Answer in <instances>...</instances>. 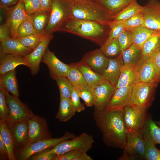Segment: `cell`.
<instances>
[{"label":"cell","mask_w":160,"mask_h":160,"mask_svg":"<svg viewBox=\"0 0 160 160\" xmlns=\"http://www.w3.org/2000/svg\"><path fill=\"white\" fill-rule=\"evenodd\" d=\"M93 117L102 134L104 143L109 147L124 149L128 131L124 121L123 109L94 111Z\"/></svg>","instance_id":"obj_1"},{"label":"cell","mask_w":160,"mask_h":160,"mask_svg":"<svg viewBox=\"0 0 160 160\" xmlns=\"http://www.w3.org/2000/svg\"><path fill=\"white\" fill-rule=\"evenodd\" d=\"M110 30L108 25L71 17L63 24L58 31L77 35L101 46L107 39Z\"/></svg>","instance_id":"obj_2"},{"label":"cell","mask_w":160,"mask_h":160,"mask_svg":"<svg viewBox=\"0 0 160 160\" xmlns=\"http://www.w3.org/2000/svg\"><path fill=\"white\" fill-rule=\"evenodd\" d=\"M71 17L98 22L109 25L113 16L95 0L73 2Z\"/></svg>","instance_id":"obj_3"},{"label":"cell","mask_w":160,"mask_h":160,"mask_svg":"<svg viewBox=\"0 0 160 160\" xmlns=\"http://www.w3.org/2000/svg\"><path fill=\"white\" fill-rule=\"evenodd\" d=\"M73 1L53 0L49 18L45 30L47 35L58 31L63 24L71 17Z\"/></svg>","instance_id":"obj_4"},{"label":"cell","mask_w":160,"mask_h":160,"mask_svg":"<svg viewBox=\"0 0 160 160\" xmlns=\"http://www.w3.org/2000/svg\"><path fill=\"white\" fill-rule=\"evenodd\" d=\"M94 142L93 137L92 135L84 132L79 136L63 141L55 146L43 151L46 153L56 155H61L73 150L87 152L92 148Z\"/></svg>","instance_id":"obj_5"},{"label":"cell","mask_w":160,"mask_h":160,"mask_svg":"<svg viewBox=\"0 0 160 160\" xmlns=\"http://www.w3.org/2000/svg\"><path fill=\"white\" fill-rule=\"evenodd\" d=\"M5 92L8 113L4 121L9 128L17 123L28 120L34 114L18 97L11 95L6 90Z\"/></svg>","instance_id":"obj_6"},{"label":"cell","mask_w":160,"mask_h":160,"mask_svg":"<svg viewBox=\"0 0 160 160\" xmlns=\"http://www.w3.org/2000/svg\"><path fill=\"white\" fill-rule=\"evenodd\" d=\"M76 137L73 133L66 132L60 137H52L27 144L23 148L18 149L17 157L19 160L28 159L31 156L35 154L52 148L63 141Z\"/></svg>","instance_id":"obj_7"},{"label":"cell","mask_w":160,"mask_h":160,"mask_svg":"<svg viewBox=\"0 0 160 160\" xmlns=\"http://www.w3.org/2000/svg\"><path fill=\"white\" fill-rule=\"evenodd\" d=\"M145 140L140 131L128 132L127 142L119 160H145Z\"/></svg>","instance_id":"obj_8"},{"label":"cell","mask_w":160,"mask_h":160,"mask_svg":"<svg viewBox=\"0 0 160 160\" xmlns=\"http://www.w3.org/2000/svg\"><path fill=\"white\" fill-rule=\"evenodd\" d=\"M148 108L137 105H128L123 109L124 124L128 132L140 131L145 123Z\"/></svg>","instance_id":"obj_9"},{"label":"cell","mask_w":160,"mask_h":160,"mask_svg":"<svg viewBox=\"0 0 160 160\" xmlns=\"http://www.w3.org/2000/svg\"><path fill=\"white\" fill-rule=\"evenodd\" d=\"M157 85L140 81L132 86L131 99L132 105L148 108L154 98L155 90Z\"/></svg>","instance_id":"obj_10"},{"label":"cell","mask_w":160,"mask_h":160,"mask_svg":"<svg viewBox=\"0 0 160 160\" xmlns=\"http://www.w3.org/2000/svg\"><path fill=\"white\" fill-rule=\"evenodd\" d=\"M28 139L27 144L52 138L47 120L44 117L33 114L28 119Z\"/></svg>","instance_id":"obj_11"},{"label":"cell","mask_w":160,"mask_h":160,"mask_svg":"<svg viewBox=\"0 0 160 160\" xmlns=\"http://www.w3.org/2000/svg\"><path fill=\"white\" fill-rule=\"evenodd\" d=\"M136 66L140 81L157 85L160 81V70L155 65L151 57L143 56Z\"/></svg>","instance_id":"obj_12"},{"label":"cell","mask_w":160,"mask_h":160,"mask_svg":"<svg viewBox=\"0 0 160 160\" xmlns=\"http://www.w3.org/2000/svg\"><path fill=\"white\" fill-rule=\"evenodd\" d=\"M93 89L95 97L94 111H105L113 94V87L105 80Z\"/></svg>","instance_id":"obj_13"},{"label":"cell","mask_w":160,"mask_h":160,"mask_svg":"<svg viewBox=\"0 0 160 160\" xmlns=\"http://www.w3.org/2000/svg\"><path fill=\"white\" fill-rule=\"evenodd\" d=\"M143 26L160 32V1L149 0L143 6Z\"/></svg>","instance_id":"obj_14"},{"label":"cell","mask_w":160,"mask_h":160,"mask_svg":"<svg viewBox=\"0 0 160 160\" xmlns=\"http://www.w3.org/2000/svg\"><path fill=\"white\" fill-rule=\"evenodd\" d=\"M53 37L52 34L49 35L29 54L24 56L25 66L29 68L32 75L38 73L43 56Z\"/></svg>","instance_id":"obj_15"},{"label":"cell","mask_w":160,"mask_h":160,"mask_svg":"<svg viewBox=\"0 0 160 160\" xmlns=\"http://www.w3.org/2000/svg\"><path fill=\"white\" fill-rule=\"evenodd\" d=\"M6 12V23L10 27L11 37L16 39L19 25L28 16L25 11L23 0H19L15 6Z\"/></svg>","instance_id":"obj_16"},{"label":"cell","mask_w":160,"mask_h":160,"mask_svg":"<svg viewBox=\"0 0 160 160\" xmlns=\"http://www.w3.org/2000/svg\"><path fill=\"white\" fill-rule=\"evenodd\" d=\"M41 62L47 65L50 76L53 79L58 76L66 77L69 65L60 60L55 53L51 51L48 47L43 56Z\"/></svg>","instance_id":"obj_17"},{"label":"cell","mask_w":160,"mask_h":160,"mask_svg":"<svg viewBox=\"0 0 160 160\" xmlns=\"http://www.w3.org/2000/svg\"><path fill=\"white\" fill-rule=\"evenodd\" d=\"M80 61L95 72L102 75L108 65L109 58L99 49L88 52Z\"/></svg>","instance_id":"obj_18"},{"label":"cell","mask_w":160,"mask_h":160,"mask_svg":"<svg viewBox=\"0 0 160 160\" xmlns=\"http://www.w3.org/2000/svg\"><path fill=\"white\" fill-rule=\"evenodd\" d=\"M131 87L132 86L123 87L116 89L106 110L123 109L127 106L132 105L131 99Z\"/></svg>","instance_id":"obj_19"},{"label":"cell","mask_w":160,"mask_h":160,"mask_svg":"<svg viewBox=\"0 0 160 160\" xmlns=\"http://www.w3.org/2000/svg\"><path fill=\"white\" fill-rule=\"evenodd\" d=\"M140 81L136 66L129 64H124L121 68L118 81L114 87V92L118 88L132 86Z\"/></svg>","instance_id":"obj_20"},{"label":"cell","mask_w":160,"mask_h":160,"mask_svg":"<svg viewBox=\"0 0 160 160\" xmlns=\"http://www.w3.org/2000/svg\"><path fill=\"white\" fill-rule=\"evenodd\" d=\"M123 65L122 53L117 57L109 58L108 65L102 75L113 87L118 81Z\"/></svg>","instance_id":"obj_21"},{"label":"cell","mask_w":160,"mask_h":160,"mask_svg":"<svg viewBox=\"0 0 160 160\" xmlns=\"http://www.w3.org/2000/svg\"><path fill=\"white\" fill-rule=\"evenodd\" d=\"M14 143L15 147L18 149L24 147L28 139V120L17 123L9 128Z\"/></svg>","instance_id":"obj_22"},{"label":"cell","mask_w":160,"mask_h":160,"mask_svg":"<svg viewBox=\"0 0 160 160\" xmlns=\"http://www.w3.org/2000/svg\"><path fill=\"white\" fill-rule=\"evenodd\" d=\"M20 65L25 66L24 56L6 54L0 49V75L15 69Z\"/></svg>","instance_id":"obj_23"},{"label":"cell","mask_w":160,"mask_h":160,"mask_svg":"<svg viewBox=\"0 0 160 160\" xmlns=\"http://www.w3.org/2000/svg\"><path fill=\"white\" fill-rule=\"evenodd\" d=\"M0 42V49L6 54L25 56L32 51L23 45L17 39L10 37Z\"/></svg>","instance_id":"obj_24"},{"label":"cell","mask_w":160,"mask_h":160,"mask_svg":"<svg viewBox=\"0 0 160 160\" xmlns=\"http://www.w3.org/2000/svg\"><path fill=\"white\" fill-rule=\"evenodd\" d=\"M145 140L150 141L156 145H160V127L148 114L145 123L140 130Z\"/></svg>","instance_id":"obj_25"},{"label":"cell","mask_w":160,"mask_h":160,"mask_svg":"<svg viewBox=\"0 0 160 160\" xmlns=\"http://www.w3.org/2000/svg\"><path fill=\"white\" fill-rule=\"evenodd\" d=\"M73 64L80 71L88 85L92 89L106 80L103 75L95 72L81 61Z\"/></svg>","instance_id":"obj_26"},{"label":"cell","mask_w":160,"mask_h":160,"mask_svg":"<svg viewBox=\"0 0 160 160\" xmlns=\"http://www.w3.org/2000/svg\"><path fill=\"white\" fill-rule=\"evenodd\" d=\"M0 87L4 89L12 95L19 97V94L15 69L0 75Z\"/></svg>","instance_id":"obj_27"},{"label":"cell","mask_w":160,"mask_h":160,"mask_svg":"<svg viewBox=\"0 0 160 160\" xmlns=\"http://www.w3.org/2000/svg\"><path fill=\"white\" fill-rule=\"evenodd\" d=\"M0 137L7 149L8 159L16 160L14 153L15 145L12 135L5 121L2 119L0 120Z\"/></svg>","instance_id":"obj_28"},{"label":"cell","mask_w":160,"mask_h":160,"mask_svg":"<svg viewBox=\"0 0 160 160\" xmlns=\"http://www.w3.org/2000/svg\"><path fill=\"white\" fill-rule=\"evenodd\" d=\"M130 31L132 33L133 44L141 49L144 42L149 38L159 32L143 25L135 27Z\"/></svg>","instance_id":"obj_29"},{"label":"cell","mask_w":160,"mask_h":160,"mask_svg":"<svg viewBox=\"0 0 160 160\" xmlns=\"http://www.w3.org/2000/svg\"><path fill=\"white\" fill-rule=\"evenodd\" d=\"M76 112L70 98L60 97L58 111L56 118L59 121L65 122L69 120Z\"/></svg>","instance_id":"obj_30"},{"label":"cell","mask_w":160,"mask_h":160,"mask_svg":"<svg viewBox=\"0 0 160 160\" xmlns=\"http://www.w3.org/2000/svg\"><path fill=\"white\" fill-rule=\"evenodd\" d=\"M69 65L66 77L74 89L79 91L89 86L79 69L73 63Z\"/></svg>","instance_id":"obj_31"},{"label":"cell","mask_w":160,"mask_h":160,"mask_svg":"<svg viewBox=\"0 0 160 160\" xmlns=\"http://www.w3.org/2000/svg\"><path fill=\"white\" fill-rule=\"evenodd\" d=\"M50 13L49 12L40 10L28 15L37 33H45V30L48 21Z\"/></svg>","instance_id":"obj_32"},{"label":"cell","mask_w":160,"mask_h":160,"mask_svg":"<svg viewBox=\"0 0 160 160\" xmlns=\"http://www.w3.org/2000/svg\"><path fill=\"white\" fill-rule=\"evenodd\" d=\"M113 16L122 10L133 0H95Z\"/></svg>","instance_id":"obj_33"},{"label":"cell","mask_w":160,"mask_h":160,"mask_svg":"<svg viewBox=\"0 0 160 160\" xmlns=\"http://www.w3.org/2000/svg\"><path fill=\"white\" fill-rule=\"evenodd\" d=\"M160 32L149 38L144 42L141 50L143 56L152 57L160 52Z\"/></svg>","instance_id":"obj_34"},{"label":"cell","mask_w":160,"mask_h":160,"mask_svg":"<svg viewBox=\"0 0 160 160\" xmlns=\"http://www.w3.org/2000/svg\"><path fill=\"white\" fill-rule=\"evenodd\" d=\"M143 6L140 5L137 0H133L122 10L113 16V21L124 20L142 12Z\"/></svg>","instance_id":"obj_35"},{"label":"cell","mask_w":160,"mask_h":160,"mask_svg":"<svg viewBox=\"0 0 160 160\" xmlns=\"http://www.w3.org/2000/svg\"><path fill=\"white\" fill-rule=\"evenodd\" d=\"M124 64L136 66L143 57L141 49L133 44L122 53Z\"/></svg>","instance_id":"obj_36"},{"label":"cell","mask_w":160,"mask_h":160,"mask_svg":"<svg viewBox=\"0 0 160 160\" xmlns=\"http://www.w3.org/2000/svg\"><path fill=\"white\" fill-rule=\"evenodd\" d=\"M100 49L105 55L109 58L117 57L122 53L117 38L106 41L100 46Z\"/></svg>","instance_id":"obj_37"},{"label":"cell","mask_w":160,"mask_h":160,"mask_svg":"<svg viewBox=\"0 0 160 160\" xmlns=\"http://www.w3.org/2000/svg\"><path fill=\"white\" fill-rule=\"evenodd\" d=\"M49 35L45 33H36L25 37L16 39L23 45L32 51Z\"/></svg>","instance_id":"obj_38"},{"label":"cell","mask_w":160,"mask_h":160,"mask_svg":"<svg viewBox=\"0 0 160 160\" xmlns=\"http://www.w3.org/2000/svg\"><path fill=\"white\" fill-rule=\"evenodd\" d=\"M53 79L55 81L58 87L60 97L70 98L74 88L66 77H57Z\"/></svg>","instance_id":"obj_39"},{"label":"cell","mask_w":160,"mask_h":160,"mask_svg":"<svg viewBox=\"0 0 160 160\" xmlns=\"http://www.w3.org/2000/svg\"><path fill=\"white\" fill-rule=\"evenodd\" d=\"M36 33L33 25L28 16L19 25L17 31L16 38L25 37Z\"/></svg>","instance_id":"obj_40"},{"label":"cell","mask_w":160,"mask_h":160,"mask_svg":"<svg viewBox=\"0 0 160 160\" xmlns=\"http://www.w3.org/2000/svg\"><path fill=\"white\" fill-rule=\"evenodd\" d=\"M124 20L113 21L109 24L110 31L108 38L106 41L117 38L122 32L125 30L124 25Z\"/></svg>","instance_id":"obj_41"},{"label":"cell","mask_w":160,"mask_h":160,"mask_svg":"<svg viewBox=\"0 0 160 160\" xmlns=\"http://www.w3.org/2000/svg\"><path fill=\"white\" fill-rule=\"evenodd\" d=\"M124 25L126 30L130 31L137 27L143 25L144 18L142 12L138 13L130 18L124 20Z\"/></svg>","instance_id":"obj_42"},{"label":"cell","mask_w":160,"mask_h":160,"mask_svg":"<svg viewBox=\"0 0 160 160\" xmlns=\"http://www.w3.org/2000/svg\"><path fill=\"white\" fill-rule=\"evenodd\" d=\"M145 141V160H160V151L156 147V145L150 141Z\"/></svg>","instance_id":"obj_43"},{"label":"cell","mask_w":160,"mask_h":160,"mask_svg":"<svg viewBox=\"0 0 160 160\" xmlns=\"http://www.w3.org/2000/svg\"><path fill=\"white\" fill-rule=\"evenodd\" d=\"M79 92L80 98L83 100L87 107H91L94 106L95 97L92 88L88 86Z\"/></svg>","instance_id":"obj_44"},{"label":"cell","mask_w":160,"mask_h":160,"mask_svg":"<svg viewBox=\"0 0 160 160\" xmlns=\"http://www.w3.org/2000/svg\"><path fill=\"white\" fill-rule=\"evenodd\" d=\"M117 38L122 53L133 44L132 36L130 31L125 30L120 34Z\"/></svg>","instance_id":"obj_45"},{"label":"cell","mask_w":160,"mask_h":160,"mask_svg":"<svg viewBox=\"0 0 160 160\" xmlns=\"http://www.w3.org/2000/svg\"><path fill=\"white\" fill-rule=\"evenodd\" d=\"M26 13L30 15L41 10L39 0H23Z\"/></svg>","instance_id":"obj_46"},{"label":"cell","mask_w":160,"mask_h":160,"mask_svg":"<svg viewBox=\"0 0 160 160\" xmlns=\"http://www.w3.org/2000/svg\"><path fill=\"white\" fill-rule=\"evenodd\" d=\"M5 90L0 87V119L5 120L8 113Z\"/></svg>","instance_id":"obj_47"},{"label":"cell","mask_w":160,"mask_h":160,"mask_svg":"<svg viewBox=\"0 0 160 160\" xmlns=\"http://www.w3.org/2000/svg\"><path fill=\"white\" fill-rule=\"evenodd\" d=\"M79 91L74 89L73 90L70 99L71 103L76 112H81L84 111L85 107L81 103Z\"/></svg>","instance_id":"obj_48"},{"label":"cell","mask_w":160,"mask_h":160,"mask_svg":"<svg viewBox=\"0 0 160 160\" xmlns=\"http://www.w3.org/2000/svg\"><path fill=\"white\" fill-rule=\"evenodd\" d=\"M82 153L78 150L71 151L61 155H56L53 160H75Z\"/></svg>","instance_id":"obj_49"},{"label":"cell","mask_w":160,"mask_h":160,"mask_svg":"<svg viewBox=\"0 0 160 160\" xmlns=\"http://www.w3.org/2000/svg\"><path fill=\"white\" fill-rule=\"evenodd\" d=\"M56 155L53 154L46 153L42 151L32 155L29 159L32 160H53Z\"/></svg>","instance_id":"obj_50"},{"label":"cell","mask_w":160,"mask_h":160,"mask_svg":"<svg viewBox=\"0 0 160 160\" xmlns=\"http://www.w3.org/2000/svg\"><path fill=\"white\" fill-rule=\"evenodd\" d=\"M11 37L10 27L7 23L1 25L0 26V41Z\"/></svg>","instance_id":"obj_51"},{"label":"cell","mask_w":160,"mask_h":160,"mask_svg":"<svg viewBox=\"0 0 160 160\" xmlns=\"http://www.w3.org/2000/svg\"><path fill=\"white\" fill-rule=\"evenodd\" d=\"M19 0H0V7L5 11L15 6Z\"/></svg>","instance_id":"obj_52"},{"label":"cell","mask_w":160,"mask_h":160,"mask_svg":"<svg viewBox=\"0 0 160 160\" xmlns=\"http://www.w3.org/2000/svg\"><path fill=\"white\" fill-rule=\"evenodd\" d=\"M0 160L8 159L7 149L0 137Z\"/></svg>","instance_id":"obj_53"},{"label":"cell","mask_w":160,"mask_h":160,"mask_svg":"<svg viewBox=\"0 0 160 160\" xmlns=\"http://www.w3.org/2000/svg\"><path fill=\"white\" fill-rule=\"evenodd\" d=\"M41 10L50 12L53 0H39Z\"/></svg>","instance_id":"obj_54"},{"label":"cell","mask_w":160,"mask_h":160,"mask_svg":"<svg viewBox=\"0 0 160 160\" xmlns=\"http://www.w3.org/2000/svg\"><path fill=\"white\" fill-rule=\"evenodd\" d=\"M151 57L155 65L160 70V52L156 54Z\"/></svg>","instance_id":"obj_55"},{"label":"cell","mask_w":160,"mask_h":160,"mask_svg":"<svg viewBox=\"0 0 160 160\" xmlns=\"http://www.w3.org/2000/svg\"><path fill=\"white\" fill-rule=\"evenodd\" d=\"M87 152L82 153L75 160H92L90 156L87 154Z\"/></svg>","instance_id":"obj_56"},{"label":"cell","mask_w":160,"mask_h":160,"mask_svg":"<svg viewBox=\"0 0 160 160\" xmlns=\"http://www.w3.org/2000/svg\"><path fill=\"white\" fill-rule=\"evenodd\" d=\"M156 124L160 127V121H156Z\"/></svg>","instance_id":"obj_57"},{"label":"cell","mask_w":160,"mask_h":160,"mask_svg":"<svg viewBox=\"0 0 160 160\" xmlns=\"http://www.w3.org/2000/svg\"><path fill=\"white\" fill-rule=\"evenodd\" d=\"M84 0H73L74 2H80L83 1Z\"/></svg>","instance_id":"obj_58"},{"label":"cell","mask_w":160,"mask_h":160,"mask_svg":"<svg viewBox=\"0 0 160 160\" xmlns=\"http://www.w3.org/2000/svg\"><path fill=\"white\" fill-rule=\"evenodd\" d=\"M71 0V1H73V0Z\"/></svg>","instance_id":"obj_59"},{"label":"cell","mask_w":160,"mask_h":160,"mask_svg":"<svg viewBox=\"0 0 160 160\" xmlns=\"http://www.w3.org/2000/svg\"><path fill=\"white\" fill-rule=\"evenodd\" d=\"M159 36H160V34Z\"/></svg>","instance_id":"obj_60"},{"label":"cell","mask_w":160,"mask_h":160,"mask_svg":"<svg viewBox=\"0 0 160 160\" xmlns=\"http://www.w3.org/2000/svg\"></svg>","instance_id":"obj_61"}]
</instances>
